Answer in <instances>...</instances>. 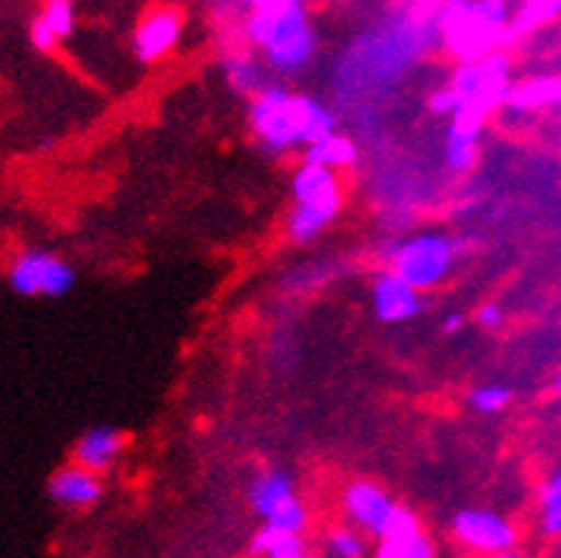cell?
I'll list each match as a JSON object with an SVG mask.
<instances>
[{"label": "cell", "mask_w": 561, "mask_h": 558, "mask_svg": "<svg viewBox=\"0 0 561 558\" xmlns=\"http://www.w3.org/2000/svg\"><path fill=\"white\" fill-rule=\"evenodd\" d=\"M249 132L265 157L283 160L340 132V117L325 100L294 92L288 83L274 80L249 100Z\"/></svg>", "instance_id": "cell-1"}, {"label": "cell", "mask_w": 561, "mask_h": 558, "mask_svg": "<svg viewBox=\"0 0 561 558\" xmlns=\"http://www.w3.org/2000/svg\"><path fill=\"white\" fill-rule=\"evenodd\" d=\"M245 46L263 57V64L277 80L299 78L320 52V32L308 7L279 9V12H251L242 21Z\"/></svg>", "instance_id": "cell-2"}, {"label": "cell", "mask_w": 561, "mask_h": 558, "mask_svg": "<svg viewBox=\"0 0 561 558\" xmlns=\"http://www.w3.org/2000/svg\"><path fill=\"white\" fill-rule=\"evenodd\" d=\"M513 12L516 7L511 0H450L439 18L442 49L459 64L505 49Z\"/></svg>", "instance_id": "cell-3"}, {"label": "cell", "mask_w": 561, "mask_h": 558, "mask_svg": "<svg viewBox=\"0 0 561 558\" xmlns=\"http://www.w3.org/2000/svg\"><path fill=\"white\" fill-rule=\"evenodd\" d=\"M291 212L285 217V240L291 246H311L334 226L345 205V183L340 171L302 163L291 171Z\"/></svg>", "instance_id": "cell-4"}, {"label": "cell", "mask_w": 561, "mask_h": 558, "mask_svg": "<svg viewBox=\"0 0 561 558\" xmlns=\"http://www.w3.org/2000/svg\"><path fill=\"white\" fill-rule=\"evenodd\" d=\"M470 248H473L470 237L427 228V231L391 242L385 251V269H391L408 285L425 294V291L439 288L454 274L456 262L462 260Z\"/></svg>", "instance_id": "cell-5"}, {"label": "cell", "mask_w": 561, "mask_h": 558, "mask_svg": "<svg viewBox=\"0 0 561 558\" xmlns=\"http://www.w3.org/2000/svg\"><path fill=\"white\" fill-rule=\"evenodd\" d=\"M340 510L345 524L368 536L370 542L399 536V533L422 531L420 513L399 502L388 488L374 479L348 481L340 493Z\"/></svg>", "instance_id": "cell-6"}, {"label": "cell", "mask_w": 561, "mask_h": 558, "mask_svg": "<svg viewBox=\"0 0 561 558\" xmlns=\"http://www.w3.org/2000/svg\"><path fill=\"white\" fill-rule=\"evenodd\" d=\"M450 89L459 98V112L488 123L505 106L513 86V60L505 49L491 52L479 60H465L450 75Z\"/></svg>", "instance_id": "cell-7"}, {"label": "cell", "mask_w": 561, "mask_h": 558, "mask_svg": "<svg viewBox=\"0 0 561 558\" xmlns=\"http://www.w3.org/2000/svg\"><path fill=\"white\" fill-rule=\"evenodd\" d=\"M249 508L260 524H271L279 531L302 533L311 527V510L299 496L297 479L285 467H263L256 470L249 485Z\"/></svg>", "instance_id": "cell-8"}, {"label": "cell", "mask_w": 561, "mask_h": 558, "mask_svg": "<svg viewBox=\"0 0 561 558\" xmlns=\"http://www.w3.org/2000/svg\"><path fill=\"white\" fill-rule=\"evenodd\" d=\"M9 288L18 297H46L60 299L66 297L75 283H78V271L71 269V262L64 260L55 251L46 248H26L14 257L7 271Z\"/></svg>", "instance_id": "cell-9"}, {"label": "cell", "mask_w": 561, "mask_h": 558, "mask_svg": "<svg viewBox=\"0 0 561 558\" xmlns=\"http://www.w3.org/2000/svg\"><path fill=\"white\" fill-rule=\"evenodd\" d=\"M450 538L456 547L473 553V556H496V553L516 550L519 545V527L493 508H459L450 516Z\"/></svg>", "instance_id": "cell-10"}, {"label": "cell", "mask_w": 561, "mask_h": 558, "mask_svg": "<svg viewBox=\"0 0 561 558\" xmlns=\"http://www.w3.org/2000/svg\"><path fill=\"white\" fill-rule=\"evenodd\" d=\"M370 314L379 326H405L425 314V297L391 269H379L370 276Z\"/></svg>", "instance_id": "cell-11"}, {"label": "cell", "mask_w": 561, "mask_h": 558, "mask_svg": "<svg viewBox=\"0 0 561 558\" xmlns=\"http://www.w3.org/2000/svg\"><path fill=\"white\" fill-rule=\"evenodd\" d=\"M183 41V14L174 7H157L137 21L131 32V55L137 64H160Z\"/></svg>", "instance_id": "cell-12"}, {"label": "cell", "mask_w": 561, "mask_h": 558, "mask_svg": "<svg viewBox=\"0 0 561 558\" xmlns=\"http://www.w3.org/2000/svg\"><path fill=\"white\" fill-rule=\"evenodd\" d=\"M46 493H49V499L57 508L89 510L103 499L106 488H103V476L69 462V465L57 467L55 474L49 476Z\"/></svg>", "instance_id": "cell-13"}, {"label": "cell", "mask_w": 561, "mask_h": 558, "mask_svg": "<svg viewBox=\"0 0 561 558\" xmlns=\"http://www.w3.org/2000/svg\"><path fill=\"white\" fill-rule=\"evenodd\" d=\"M126 445L128 439L121 428H114V424H94V428H89V431H83L75 439L71 462L103 476L121 462Z\"/></svg>", "instance_id": "cell-14"}, {"label": "cell", "mask_w": 561, "mask_h": 558, "mask_svg": "<svg viewBox=\"0 0 561 558\" xmlns=\"http://www.w3.org/2000/svg\"><path fill=\"white\" fill-rule=\"evenodd\" d=\"M220 75L226 86L237 98H256L265 86L274 83V75L263 64V57L256 55L251 46H231L220 55Z\"/></svg>", "instance_id": "cell-15"}, {"label": "cell", "mask_w": 561, "mask_h": 558, "mask_svg": "<svg viewBox=\"0 0 561 558\" xmlns=\"http://www.w3.org/2000/svg\"><path fill=\"white\" fill-rule=\"evenodd\" d=\"M484 123L468 114H454L445 128V146H442V163L450 174H468L479 160V143H482Z\"/></svg>", "instance_id": "cell-16"}, {"label": "cell", "mask_w": 561, "mask_h": 558, "mask_svg": "<svg viewBox=\"0 0 561 558\" xmlns=\"http://www.w3.org/2000/svg\"><path fill=\"white\" fill-rule=\"evenodd\" d=\"M502 109L511 114L556 112L561 109V75H534L513 83Z\"/></svg>", "instance_id": "cell-17"}, {"label": "cell", "mask_w": 561, "mask_h": 558, "mask_svg": "<svg viewBox=\"0 0 561 558\" xmlns=\"http://www.w3.org/2000/svg\"><path fill=\"white\" fill-rule=\"evenodd\" d=\"M308 553H311V547H308V538L302 533L279 531L271 524H260V531L249 542L251 558H306Z\"/></svg>", "instance_id": "cell-18"}, {"label": "cell", "mask_w": 561, "mask_h": 558, "mask_svg": "<svg viewBox=\"0 0 561 558\" xmlns=\"http://www.w3.org/2000/svg\"><path fill=\"white\" fill-rule=\"evenodd\" d=\"M302 160L313 166H325V169L340 171L342 174V171H348L356 166V160H359V146L354 143V137L334 132V135L311 143V146L302 151Z\"/></svg>", "instance_id": "cell-19"}, {"label": "cell", "mask_w": 561, "mask_h": 558, "mask_svg": "<svg viewBox=\"0 0 561 558\" xmlns=\"http://www.w3.org/2000/svg\"><path fill=\"white\" fill-rule=\"evenodd\" d=\"M561 18V0H519L511 21V43L548 29Z\"/></svg>", "instance_id": "cell-20"}, {"label": "cell", "mask_w": 561, "mask_h": 558, "mask_svg": "<svg viewBox=\"0 0 561 558\" xmlns=\"http://www.w3.org/2000/svg\"><path fill=\"white\" fill-rule=\"evenodd\" d=\"M370 558H439V547L434 536L422 527V531L379 538Z\"/></svg>", "instance_id": "cell-21"}, {"label": "cell", "mask_w": 561, "mask_h": 558, "mask_svg": "<svg viewBox=\"0 0 561 558\" xmlns=\"http://www.w3.org/2000/svg\"><path fill=\"white\" fill-rule=\"evenodd\" d=\"M536 508H539V531L548 538H561V465L541 479Z\"/></svg>", "instance_id": "cell-22"}, {"label": "cell", "mask_w": 561, "mask_h": 558, "mask_svg": "<svg viewBox=\"0 0 561 558\" xmlns=\"http://www.w3.org/2000/svg\"><path fill=\"white\" fill-rule=\"evenodd\" d=\"M322 553L325 558H370V538L345 522L334 524L322 536Z\"/></svg>", "instance_id": "cell-23"}, {"label": "cell", "mask_w": 561, "mask_h": 558, "mask_svg": "<svg viewBox=\"0 0 561 558\" xmlns=\"http://www.w3.org/2000/svg\"><path fill=\"white\" fill-rule=\"evenodd\" d=\"M511 402V385H502V382H484V385L470 388L468 394V408L473 410V413H479V417H496V413H502Z\"/></svg>", "instance_id": "cell-24"}, {"label": "cell", "mask_w": 561, "mask_h": 558, "mask_svg": "<svg viewBox=\"0 0 561 558\" xmlns=\"http://www.w3.org/2000/svg\"><path fill=\"white\" fill-rule=\"evenodd\" d=\"M41 21L64 43L75 35L78 29V3L75 0H43Z\"/></svg>", "instance_id": "cell-25"}, {"label": "cell", "mask_w": 561, "mask_h": 558, "mask_svg": "<svg viewBox=\"0 0 561 558\" xmlns=\"http://www.w3.org/2000/svg\"><path fill=\"white\" fill-rule=\"evenodd\" d=\"M427 112L442 117V121H450L459 112V98L454 94V89L450 86H439V89L427 94Z\"/></svg>", "instance_id": "cell-26"}, {"label": "cell", "mask_w": 561, "mask_h": 558, "mask_svg": "<svg viewBox=\"0 0 561 558\" xmlns=\"http://www.w3.org/2000/svg\"><path fill=\"white\" fill-rule=\"evenodd\" d=\"M28 41H32V46H35L41 55H51V52L60 46V41H57L55 32H51V29L41 21V14H37L35 21L28 23Z\"/></svg>", "instance_id": "cell-27"}, {"label": "cell", "mask_w": 561, "mask_h": 558, "mask_svg": "<svg viewBox=\"0 0 561 558\" xmlns=\"http://www.w3.org/2000/svg\"><path fill=\"white\" fill-rule=\"evenodd\" d=\"M507 311L502 303H482L477 308V326L484 328V331H499L505 326Z\"/></svg>", "instance_id": "cell-28"}, {"label": "cell", "mask_w": 561, "mask_h": 558, "mask_svg": "<svg viewBox=\"0 0 561 558\" xmlns=\"http://www.w3.org/2000/svg\"><path fill=\"white\" fill-rule=\"evenodd\" d=\"M291 7H308V0H251V12H279Z\"/></svg>", "instance_id": "cell-29"}, {"label": "cell", "mask_w": 561, "mask_h": 558, "mask_svg": "<svg viewBox=\"0 0 561 558\" xmlns=\"http://www.w3.org/2000/svg\"><path fill=\"white\" fill-rule=\"evenodd\" d=\"M465 326H468V317L465 311H448L442 317V337H456V333H462Z\"/></svg>", "instance_id": "cell-30"}, {"label": "cell", "mask_w": 561, "mask_h": 558, "mask_svg": "<svg viewBox=\"0 0 561 558\" xmlns=\"http://www.w3.org/2000/svg\"><path fill=\"white\" fill-rule=\"evenodd\" d=\"M484 558H525V556L516 550H505V553H496V556H484Z\"/></svg>", "instance_id": "cell-31"}, {"label": "cell", "mask_w": 561, "mask_h": 558, "mask_svg": "<svg viewBox=\"0 0 561 558\" xmlns=\"http://www.w3.org/2000/svg\"><path fill=\"white\" fill-rule=\"evenodd\" d=\"M553 394L559 396V399H561V374L556 376V379H553Z\"/></svg>", "instance_id": "cell-32"}, {"label": "cell", "mask_w": 561, "mask_h": 558, "mask_svg": "<svg viewBox=\"0 0 561 558\" xmlns=\"http://www.w3.org/2000/svg\"><path fill=\"white\" fill-rule=\"evenodd\" d=\"M306 558H320V556H313V553H308V556Z\"/></svg>", "instance_id": "cell-33"}]
</instances>
